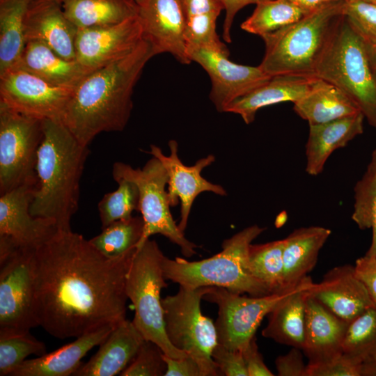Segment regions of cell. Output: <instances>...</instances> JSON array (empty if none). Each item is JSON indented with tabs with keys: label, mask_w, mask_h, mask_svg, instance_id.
<instances>
[{
	"label": "cell",
	"mask_w": 376,
	"mask_h": 376,
	"mask_svg": "<svg viewBox=\"0 0 376 376\" xmlns=\"http://www.w3.org/2000/svg\"><path fill=\"white\" fill-rule=\"evenodd\" d=\"M136 249L107 258L81 235L58 229L35 250L38 326L64 339L125 320L126 277Z\"/></svg>",
	"instance_id": "cell-1"
},
{
	"label": "cell",
	"mask_w": 376,
	"mask_h": 376,
	"mask_svg": "<svg viewBox=\"0 0 376 376\" xmlns=\"http://www.w3.org/2000/svg\"><path fill=\"white\" fill-rule=\"evenodd\" d=\"M155 55L143 39L127 55L89 72L74 88L61 122L87 146L102 132L123 131L133 108L134 86Z\"/></svg>",
	"instance_id": "cell-2"
},
{
	"label": "cell",
	"mask_w": 376,
	"mask_h": 376,
	"mask_svg": "<svg viewBox=\"0 0 376 376\" xmlns=\"http://www.w3.org/2000/svg\"><path fill=\"white\" fill-rule=\"evenodd\" d=\"M43 132L30 212L35 217L54 221L58 230H69L78 209L80 180L89 150L60 120H43Z\"/></svg>",
	"instance_id": "cell-3"
},
{
	"label": "cell",
	"mask_w": 376,
	"mask_h": 376,
	"mask_svg": "<svg viewBox=\"0 0 376 376\" xmlns=\"http://www.w3.org/2000/svg\"><path fill=\"white\" fill-rule=\"evenodd\" d=\"M345 0L329 3L301 19L262 37L265 52L259 67L267 75L314 76L339 21Z\"/></svg>",
	"instance_id": "cell-4"
},
{
	"label": "cell",
	"mask_w": 376,
	"mask_h": 376,
	"mask_svg": "<svg viewBox=\"0 0 376 376\" xmlns=\"http://www.w3.org/2000/svg\"><path fill=\"white\" fill-rule=\"evenodd\" d=\"M265 229L258 225L246 227L225 240L221 251L201 260L188 261L180 257L172 260L164 256V277L188 288L214 286L253 297L271 294L251 274L248 264L249 246Z\"/></svg>",
	"instance_id": "cell-5"
},
{
	"label": "cell",
	"mask_w": 376,
	"mask_h": 376,
	"mask_svg": "<svg viewBox=\"0 0 376 376\" xmlns=\"http://www.w3.org/2000/svg\"><path fill=\"white\" fill-rule=\"evenodd\" d=\"M314 76L340 88L376 129V81L366 41L345 15L339 21L315 68Z\"/></svg>",
	"instance_id": "cell-6"
},
{
	"label": "cell",
	"mask_w": 376,
	"mask_h": 376,
	"mask_svg": "<svg viewBox=\"0 0 376 376\" xmlns=\"http://www.w3.org/2000/svg\"><path fill=\"white\" fill-rule=\"evenodd\" d=\"M165 256L157 242L150 239L137 247L125 282L127 298L135 313L132 322L146 340L157 344L164 354L172 358L188 355L169 341L164 327L161 291L167 286L162 268Z\"/></svg>",
	"instance_id": "cell-7"
},
{
	"label": "cell",
	"mask_w": 376,
	"mask_h": 376,
	"mask_svg": "<svg viewBox=\"0 0 376 376\" xmlns=\"http://www.w3.org/2000/svg\"><path fill=\"white\" fill-rule=\"evenodd\" d=\"M210 288L180 286L175 295L162 299L165 331L169 341L195 359L201 376L219 375L212 358L218 343L215 324L201 309V299Z\"/></svg>",
	"instance_id": "cell-8"
},
{
	"label": "cell",
	"mask_w": 376,
	"mask_h": 376,
	"mask_svg": "<svg viewBox=\"0 0 376 376\" xmlns=\"http://www.w3.org/2000/svg\"><path fill=\"white\" fill-rule=\"evenodd\" d=\"M114 180L126 179L136 184L139 189V210L144 221V230L137 247L151 235L160 234L177 244L185 257L196 253V244L188 240L170 211V203L166 185L168 174L160 161L152 157L142 169H134L129 164L116 162L113 166Z\"/></svg>",
	"instance_id": "cell-9"
},
{
	"label": "cell",
	"mask_w": 376,
	"mask_h": 376,
	"mask_svg": "<svg viewBox=\"0 0 376 376\" xmlns=\"http://www.w3.org/2000/svg\"><path fill=\"white\" fill-rule=\"evenodd\" d=\"M43 134V120L0 103V195L37 183V154Z\"/></svg>",
	"instance_id": "cell-10"
},
{
	"label": "cell",
	"mask_w": 376,
	"mask_h": 376,
	"mask_svg": "<svg viewBox=\"0 0 376 376\" xmlns=\"http://www.w3.org/2000/svg\"><path fill=\"white\" fill-rule=\"evenodd\" d=\"M299 283L291 289L259 297H246L210 286L203 299L218 306V318L214 323L218 343L230 350H242L255 336L265 316L295 291Z\"/></svg>",
	"instance_id": "cell-11"
},
{
	"label": "cell",
	"mask_w": 376,
	"mask_h": 376,
	"mask_svg": "<svg viewBox=\"0 0 376 376\" xmlns=\"http://www.w3.org/2000/svg\"><path fill=\"white\" fill-rule=\"evenodd\" d=\"M36 249L16 246L0 257V329L27 331L38 326L33 312Z\"/></svg>",
	"instance_id": "cell-12"
},
{
	"label": "cell",
	"mask_w": 376,
	"mask_h": 376,
	"mask_svg": "<svg viewBox=\"0 0 376 376\" xmlns=\"http://www.w3.org/2000/svg\"><path fill=\"white\" fill-rule=\"evenodd\" d=\"M187 47L191 62L197 63L207 73L212 84L210 100L219 112H225L230 103L272 77L259 65H244L230 61L228 48L222 42Z\"/></svg>",
	"instance_id": "cell-13"
},
{
	"label": "cell",
	"mask_w": 376,
	"mask_h": 376,
	"mask_svg": "<svg viewBox=\"0 0 376 376\" xmlns=\"http://www.w3.org/2000/svg\"><path fill=\"white\" fill-rule=\"evenodd\" d=\"M74 88L54 86L27 71L10 68L0 74V103L31 117L61 121Z\"/></svg>",
	"instance_id": "cell-14"
},
{
	"label": "cell",
	"mask_w": 376,
	"mask_h": 376,
	"mask_svg": "<svg viewBox=\"0 0 376 376\" xmlns=\"http://www.w3.org/2000/svg\"><path fill=\"white\" fill-rule=\"evenodd\" d=\"M143 39L138 15L113 25L78 29L75 59L93 71L127 55Z\"/></svg>",
	"instance_id": "cell-15"
},
{
	"label": "cell",
	"mask_w": 376,
	"mask_h": 376,
	"mask_svg": "<svg viewBox=\"0 0 376 376\" xmlns=\"http://www.w3.org/2000/svg\"><path fill=\"white\" fill-rule=\"evenodd\" d=\"M169 156L164 155L161 148L155 145L150 146L149 153L160 161L167 172V191L171 207L175 206L180 201L178 227L184 232L192 204L197 196L204 191H211L220 196H226L227 192L221 186L207 181L201 174L203 169L215 161L214 155H209L189 166L183 164L178 157L176 141H169Z\"/></svg>",
	"instance_id": "cell-16"
},
{
	"label": "cell",
	"mask_w": 376,
	"mask_h": 376,
	"mask_svg": "<svg viewBox=\"0 0 376 376\" xmlns=\"http://www.w3.org/2000/svg\"><path fill=\"white\" fill-rule=\"evenodd\" d=\"M138 17L143 38L156 55L168 53L182 64H189L185 39L186 20L180 0H145Z\"/></svg>",
	"instance_id": "cell-17"
},
{
	"label": "cell",
	"mask_w": 376,
	"mask_h": 376,
	"mask_svg": "<svg viewBox=\"0 0 376 376\" xmlns=\"http://www.w3.org/2000/svg\"><path fill=\"white\" fill-rule=\"evenodd\" d=\"M36 184H25L0 195V237L17 246L37 248L58 230L54 221L31 214Z\"/></svg>",
	"instance_id": "cell-18"
},
{
	"label": "cell",
	"mask_w": 376,
	"mask_h": 376,
	"mask_svg": "<svg viewBox=\"0 0 376 376\" xmlns=\"http://www.w3.org/2000/svg\"><path fill=\"white\" fill-rule=\"evenodd\" d=\"M311 296L331 313L350 323L368 309L375 307L354 266L333 267L315 283Z\"/></svg>",
	"instance_id": "cell-19"
},
{
	"label": "cell",
	"mask_w": 376,
	"mask_h": 376,
	"mask_svg": "<svg viewBox=\"0 0 376 376\" xmlns=\"http://www.w3.org/2000/svg\"><path fill=\"white\" fill-rule=\"evenodd\" d=\"M78 28L66 17L60 0H31L24 24L25 44L41 42L62 57L75 59Z\"/></svg>",
	"instance_id": "cell-20"
},
{
	"label": "cell",
	"mask_w": 376,
	"mask_h": 376,
	"mask_svg": "<svg viewBox=\"0 0 376 376\" xmlns=\"http://www.w3.org/2000/svg\"><path fill=\"white\" fill-rule=\"evenodd\" d=\"M349 324L321 305L310 292L306 301L302 348L308 363L324 362L343 354Z\"/></svg>",
	"instance_id": "cell-21"
},
{
	"label": "cell",
	"mask_w": 376,
	"mask_h": 376,
	"mask_svg": "<svg viewBox=\"0 0 376 376\" xmlns=\"http://www.w3.org/2000/svg\"><path fill=\"white\" fill-rule=\"evenodd\" d=\"M146 339L127 319L99 345L98 351L73 373L74 376H114L120 374L136 356Z\"/></svg>",
	"instance_id": "cell-22"
},
{
	"label": "cell",
	"mask_w": 376,
	"mask_h": 376,
	"mask_svg": "<svg viewBox=\"0 0 376 376\" xmlns=\"http://www.w3.org/2000/svg\"><path fill=\"white\" fill-rule=\"evenodd\" d=\"M317 77L299 75H278L250 93L235 100L225 112L241 116L246 124L255 120L257 111L265 107L284 102H296L307 94Z\"/></svg>",
	"instance_id": "cell-23"
},
{
	"label": "cell",
	"mask_w": 376,
	"mask_h": 376,
	"mask_svg": "<svg viewBox=\"0 0 376 376\" xmlns=\"http://www.w3.org/2000/svg\"><path fill=\"white\" fill-rule=\"evenodd\" d=\"M115 327H106L77 337L76 340L50 353L25 360L12 376H68L82 364L81 359L99 345Z\"/></svg>",
	"instance_id": "cell-24"
},
{
	"label": "cell",
	"mask_w": 376,
	"mask_h": 376,
	"mask_svg": "<svg viewBox=\"0 0 376 376\" xmlns=\"http://www.w3.org/2000/svg\"><path fill=\"white\" fill-rule=\"evenodd\" d=\"M315 283L307 276L292 293L281 301L268 314L267 325L262 335L274 341L303 348L306 301Z\"/></svg>",
	"instance_id": "cell-25"
},
{
	"label": "cell",
	"mask_w": 376,
	"mask_h": 376,
	"mask_svg": "<svg viewBox=\"0 0 376 376\" xmlns=\"http://www.w3.org/2000/svg\"><path fill=\"white\" fill-rule=\"evenodd\" d=\"M364 118L360 112L328 123L309 125L306 143V172L313 176L322 173L334 151L346 146L363 133Z\"/></svg>",
	"instance_id": "cell-26"
},
{
	"label": "cell",
	"mask_w": 376,
	"mask_h": 376,
	"mask_svg": "<svg viewBox=\"0 0 376 376\" xmlns=\"http://www.w3.org/2000/svg\"><path fill=\"white\" fill-rule=\"evenodd\" d=\"M331 233L322 226L301 227L283 239V290L296 287L313 270Z\"/></svg>",
	"instance_id": "cell-27"
},
{
	"label": "cell",
	"mask_w": 376,
	"mask_h": 376,
	"mask_svg": "<svg viewBox=\"0 0 376 376\" xmlns=\"http://www.w3.org/2000/svg\"><path fill=\"white\" fill-rule=\"evenodd\" d=\"M13 68L27 71L52 85L72 88L91 72L76 59H66L36 40L26 42Z\"/></svg>",
	"instance_id": "cell-28"
},
{
	"label": "cell",
	"mask_w": 376,
	"mask_h": 376,
	"mask_svg": "<svg viewBox=\"0 0 376 376\" xmlns=\"http://www.w3.org/2000/svg\"><path fill=\"white\" fill-rule=\"evenodd\" d=\"M295 112L309 125L328 123L361 112L357 105L335 85L318 78L309 92L293 103Z\"/></svg>",
	"instance_id": "cell-29"
},
{
	"label": "cell",
	"mask_w": 376,
	"mask_h": 376,
	"mask_svg": "<svg viewBox=\"0 0 376 376\" xmlns=\"http://www.w3.org/2000/svg\"><path fill=\"white\" fill-rule=\"evenodd\" d=\"M65 15L78 29L110 26L138 15L135 0H60Z\"/></svg>",
	"instance_id": "cell-30"
},
{
	"label": "cell",
	"mask_w": 376,
	"mask_h": 376,
	"mask_svg": "<svg viewBox=\"0 0 376 376\" xmlns=\"http://www.w3.org/2000/svg\"><path fill=\"white\" fill-rule=\"evenodd\" d=\"M31 0H0V74L13 68L25 46L24 24Z\"/></svg>",
	"instance_id": "cell-31"
},
{
	"label": "cell",
	"mask_w": 376,
	"mask_h": 376,
	"mask_svg": "<svg viewBox=\"0 0 376 376\" xmlns=\"http://www.w3.org/2000/svg\"><path fill=\"white\" fill-rule=\"evenodd\" d=\"M283 245L282 239L249 248L250 272L270 293L283 291Z\"/></svg>",
	"instance_id": "cell-32"
},
{
	"label": "cell",
	"mask_w": 376,
	"mask_h": 376,
	"mask_svg": "<svg viewBox=\"0 0 376 376\" xmlns=\"http://www.w3.org/2000/svg\"><path fill=\"white\" fill-rule=\"evenodd\" d=\"M308 13L287 0H267L256 4L241 28L262 38L301 19Z\"/></svg>",
	"instance_id": "cell-33"
},
{
	"label": "cell",
	"mask_w": 376,
	"mask_h": 376,
	"mask_svg": "<svg viewBox=\"0 0 376 376\" xmlns=\"http://www.w3.org/2000/svg\"><path fill=\"white\" fill-rule=\"evenodd\" d=\"M143 230L142 217H132L110 224L89 242L104 256L114 259L136 247L142 237Z\"/></svg>",
	"instance_id": "cell-34"
},
{
	"label": "cell",
	"mask_w": 376,
	"mask_h": 376,
	"mask_svg": "<svg viewBox=\"0 0 376 376\" xmlns=\"http://www.w3.org/2000/svg\"><path fill=\"white\" fill-rule=\"evenodd\" d=\"M343 352L362 364L376 362V308L352 321L347 327Z\"/></svg>",
	"instance_id": "cell-35"
},
{
	"label": "cell",
	"mask_w": 376,
	"mask_h": 376,
	"mask_svg": "<svg viewBox=\"0 0 376 376\" xmlns=\"http://www.w3.org/2000/svg\"><path fill=\"white\" fill-rule=\"evenodd\" d=\"M47 353L44 343L29 332L0 329V376L10 375L31 354Z\"/></svg>",
	"instance_id": "cell-36"
},
{
	"label": "cell",
	"mask_w": 376,
	"mask_h": 376,
	"mask_svg": "<svg viewBox=\"0 0 376 376\" xmlns=\"http://www.w3.org/2000/svg\"><path fill=\"white\" fill-rule=\"evenodd\" d=\"M354 191L352 219L360 229H372V240L366 254L376 257V170L367 169Z\"/></svg>",
	"instance_id": "cell-37"
},
{
	"label": "cell",
	"mask_w": 376,
	"mask_h": 376,
	"mask_svg": "<svg viewBox=\"0 0 376 376\" xmlns=\"http://www.w3.org/2000/svg\"><path fill=\"white\" fill-rule=\"evenodd\" d=\"M116 190L105 194L97 205L102 228L118 221L132 217L139 210V192L135 183L126 179L115 180Z\"/></svg>",
	"instance_id": "cell-38"
},
{
	"label": "cell",
	"mask_w": 376,
	"mask_h": 376,
	"mask_svg": "<svg viewBox=\"0 0 376 376\" xmlns=\"http://www.w3.org/2000/svg\"><path fill=\"white\" fill-rule=\"evenodd\" d=\"M344 15L366 42H376V3L365 0H345Z\"/></svg>",
	"instance_id": "cell-39"
},
{
	"label": "cell",
	"mask_w": 376,
	"mask_h": 376,
	"mask_svg": "<svg viewBox=\"0 0 376 376\" xmlns=\"http://www.w3.org/2000/svg\"><path fill=\"white\" fill-rule=\"evenodd\" d=\"M164 352L155 343L145 340L131 363L121 376H162L166 371Z\"/></svg>",
	"instance_id": "cell-40"
},
{
	"label": "cell",
	"mask_w": 376,
	"mask_h": 376,
	"mask_svg": "<svg viewBox=\"0 0 376 376\" xmlns=\"http://www.w3.org/2000/svg\"><path fill=\"white\" fill-rule=\"evenodd\" d=\"M362 363L345 353L330 360L307 364V376H362Z\"/></svg>",
	"instance_id": "cell-41"
},
{
	"label": "cell",
	"mask_w": 376,
	"mask_h": 376,
	"mask_svg": "<svg viewBox=\"0 0 376 376\" xmlns=\"http://www.w3.org/2000/svg\"><path fill=\"white\" fill-rule=\"evenodd\" d=\"M212 358L219 375L248 376L242 350H230L217 343L212 352Z\"/></svg>",
	"instance_id": "cell-42"
},
{
	"label": "cell",
	"mask_w": 376,
	"mask_h": 376,
	"mask_svg": "<svg viewBox=\"0 0 376 376\" xmlns=\"http://www.w3.org/2000/svg\"><path fill=\"white\" fill-rule=\"evenodd\" d=\"M303 353L301 349L292 347L287 354L279 356L275 361L278 375L307 376V364L304 361Z\"/></svg>",
	"instance_id": "cell-43"
},
{
	"label": "cell",
	"mask_w": 376,
	"mask_h": 376,
	"mask_svg": "<svg viewBox=\"0 0 376 376\" xmlns=\"http://www.w3.org/2000/svg\"><path fill=\"white\" fill-rule=\"evenodd\" d=\"M354 266L376 308V257L365 254L356 260Z\"/></svg>",
	"instance_id": "cell-44"
},
{
	"label": "cell",
	"mask_w": 376,
	"mask_h": 376,
	"mask_svg": "<svg viewBox=\"0 0 376 376\" xmlns=\"http://www.w3.org/2000/svg\"><path fill=\"white\" fill-rule=\"evenodd\" d=\"M245 361L248 376H273L263 361L262 354L258 351L256 338L254 336L242 350Z\"/></svg>",
	"instance_id": "cell-45"
},
{
	"label": "cell",
	"mask_w": 376,
	"mask_h": 376,
	"mask_svg": "<svg viewBox=\"0 0 376 376\" xmlns=\"http://www.w3.org/2000/svg\"><path fill=\"white\" fill-rule=\"evenodd\" d=\"M166 363L165 376H201L199 366L189 354L182 358H172L164 355Z\"/></svg>",
	"instance_id": "cell-46"
},
{
	"label": "cell",
	"mask_w": 376,
	"mask_h": 376,
	"mask_svg": "<svg viewBox=\"0 0 376 376\" xmlns=\"http://www.w3.org/2000/svg\"><path fill=\"white\" fill-rule=\"evenodd\" d=\"M225 10V18L223 24V39L226 42H231V28L236 14L245 6L257 4L267 0H217Z\"/></svg>",
	"instance_id": "cell-47"
},
{
	"label": "cell",
	"mask_w": 376,
	"mask_h": 376,
	"mask_svg": "<svg viewBox=\"0 0 376 376\" xmlns=\"http://www.w3.org/2000/svg\"><path fill=\"white\" fill-rule=\"evenodd\" d=\"M185 19L207 14H220L224 10L217 0H180Z\"/></svg>",
	"instance_id": "cell-48"
},
{
	"label": "cell",
	"mask_w": 376,
	"mask_h": 376,
	"mask_svg": "<svg viewBox=\"0 0 376 376\" xmlns=\"http://www.w3.org/2000/svg\"><path fill=\"white\" fill-rule=\"evenodd\" d=\"M301 9L311 13L329 3L340 0H287Z\"/></svg>",
	"instance_id": "cell-49"
},
{
	"label": "cell",
	"mask_w": 376,
	"mask_h": 376,
	"mask_svg": "<svg viewBox=\"0 0 376 376\" xmlns=\"http://www.w3.org/2000/svg\"><path fill=\"white\" fill-rule=\"evenodd\" d=\"M366 47L369 63L376 81V42H366Z\"/></svg>",
	"instance_id": "cell-50"
},
{
	"label": "cell",
	"mask_w": 376,
	"mask_h": 376,
	"mask_svg": "<svg viewBox=\"0 0 376 376\" xmlns=\"http://www.w3.org/2000/svg\"><path fill=\"white\" fill-rule=\"evenodd\" d=\"M362 376H376V362L362 365Z\"/></svg>",
	"instance_id": "cell-51"
},
{
	"label": "cell",
	"mask_w": 376,
	"mask_h": 376,
	"mask_svg": "<svg viewBox=\"0 0 376 376\" xmlns=\"http://www.w3.org/2000/svg\"><path fill=\"white\" fill-rule=\"evenodd\" d=\"M368 170H376V148L373 152L370 162L367 167Z\"/></svg>",
	"instance_id": "cell-52"
},
{
	"label": "cell",
	"mask_w": 376,
	"mask_h": 376,
	"mask_svg": "<svg viewBox=\"0 0 376 376\" xmlns=\"http://www.w3.org/2000/svg\"><path fill=\"white\" fill-rule=\"evenodd\" d=\"M139 5H141L145 0H135Z\"/></svg>",
	"instance_id": "cell-53"
},
{
	"label": "cell",
	"mask_w": 376,
	"mask_h": 376,
	"mask_svg": "<svg viewBox=\"0 0 376 376\" xmlns=\"http://www.w3.org/2000/svg\"><path fill=\"white\" fill-rule=\"evenodd\" d=\"M365 1H368L374 3H376V0H365Z\"/></svg>",
	"instance_id": "cell-54"
}]
</instances>
